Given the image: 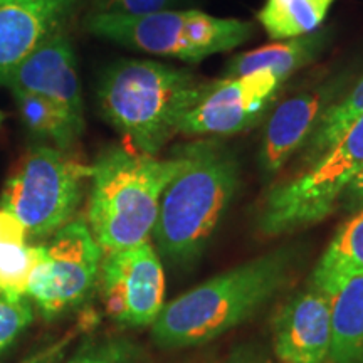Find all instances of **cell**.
<instances>
[{
  "label": "cell",
  "mask_w": 363,
  "mask_h": 363,
  "mask_svg": "<svg viewBox=\"0 0 363 363\" xmlns=\"http://www.w3.org/2000/svg\"><path fill=\"white\" fill-rule=\"evenodd\" d=\"M298 254L281 247L195 286L163 306L152 337L162 348L208 343L259 313L291 279Z\"/></svg>",
  "instance_id": "obj_1"
},
{
  "label": "cell",
  "mask_w": 363,
  "mask_h": 363,
  "mask_svg": "<svg viewBox=\"0 0 363 363\" xmlns=\"http://www.w3.org/2000/svg\"><path fill=\"white\" fill-rule=\"evenodd\" d=\"M182 167L163 190L153 227L155 247L175 264L201 257L239 187V163L224 145L206 140L179 148Z\"/></svg>",
  "instance_id": "obj_2"
},
{
  "label": "cell",
  "mask_w": 363,
  "mask_h": 363,
  "mask_svg": "<svg viewBox=\"0 0 363 363\" xmlns=\"http://www.w3.org/2000/svg\"><path fill=\"white\" fill-rule=\"evenodd\" d=\"M203 86L189 69L121 59L99 81V108L131 150L155 157L199 101Z\"/></svg>",
  "instance_id": "obj_3"
},
{
  "label": "cell",
  "mask_w": 363,
  "mask_h": 363,
  "mask_svg": "<svg viewBox=\"0 0 363 363\" xmlns=\"http://www.w3.org/2000/svg\"><path fill=\"white\" fill-rule=\"evenodd\" d=\"M182 167L179 148L169 158L131 148H110L91 167L86 222L103 254L148 242L160 199Z\"/></svg>",
  "instance_id": "obj_4"
},
{
  "label": "cell",
  "mask_w": 363,
  "mask_h": 363,
  "mask_svg": "<svg viewBox=\"0 0 363 363\" xmlns=\"http://www.w3.org/2000/svg\"><path fill=\"white\" fill-rule=\"evenodd\" d=\"M363 170V118L310 165L266 195L257 229L267 238L296 233L337 211L345 189Z\"/></svg>",
  "instance_id": "obj_5"
},
{
  "label": "cell",
  "mask_w": 363,
  "mask_h": 363,
  "mask_svg": "<svg viewBox=\"0 0 363 363\" xmlns=\"http://www.w3.org/2000/svg\"><path fill=\"white\" fill-rule=\"evenodd\" d=\"M89 179L91 167L40 145L9 177L0 207L22 222L30 239H48L74 219Z\"/></svg>",
  "instance_id": "obj_6"
},
{
  "label": "cell",
  "mask_w": 363,
  "mask_h": 363,
  "mask_svg": "<svg viewBox=\"0 0 363 363\" xmlns=\"http://www.w3.org/2000/svg\"><path fill=\"white\" fill-rule=\"evenodd\" d=\"M44 244L34 246L26 296L45 321L78 310L98 288L103 251L88 222L72 219Z\"/></svg>",
  "instance_id": "obj_7"
},
{
  "label": "cell",
  "mask_w": 363,
  "mask_h": 363,
  "mask_svg": "<svg viewBox=\"0 0 363 363\" xmlns=\"http://www.w3.org/2000/svg\"><path fill=\"white\" fill-rule=\"evenodd\" d=\"M98 291L106 315L125 328L155 323L165 306V272L150 242L103 254Z\"/></svg>",
  "instance_id": "obj_8"
},
{
  "label": "cell",
  "mask_w": 363,
  "mask_h": 363,
  "mask_svg": "<svg viewBox=\"0 0 363 363\" xmlns=\"http://www.w3.org/2000/svg\"><path fill=\"white\" fill-rule=\"evenodd\" d=\"M284 83L278 72L261 69L203 86L199 101L180 120L177 133L235 135L259 123Z\"/></svg>",
  "instance_id": "obj_9"
},
{
  "label": "cell",
  "mask_w": 363,
  "mask_h": 363,
  "mask_svg": "<svg viewBox=\"0 0 363 363\" xmlns=\"http://www.w3.org/2000/svg\"><path fill=\"white\" fill-rule=\"evenodd\" d=\"M86 29L98 38L184 62H201L206 56L190 35L189 9L163 11L142 16L94 12L86 21Z\"/></svg>",
  "instance_id": "obj_10"
},
{
  "label": "cell",
  "mask_w": 363,
  "mask_h": 363,
  "mask_svg": "<svg viewBox=\"0 0 363 363\" xmlns=\"http://www.w3.org/2000/svg\"><path fill=\"white\" fill-rule=\"evenodd\" d=\"M76 56L69 39L61 30L30 52L21 65L0 78V84L13 91L39 94L69 110L72 115L84 118L83 94L76 67Z\"/></svg>",
  "instance_id": "obj_11"
},
{
  "label": "cell",
  "mask_w": 363,
  "mask_h": 363,
  "mask_svg": "<svg viewBox=\"0 0 363 363\" xmlns=\"http://www.w3.org/2000/svg\"><path fill=\"white\" fill-rule=\"evenodd\" d=\"M330 350V299L308 286L276 313L272 353L276 363H325Z\"/></svg>",
  "instance_id": "obj_12"
},
{
  "label": "cell",
  "mask_w": 363,
  "mask_h": 363,
  "mask_svg": "<svg viewBox=\"0 0 363 363\" xmlns=\"http://www.w3.org/2000/svg\"><path fill=\"white\" fill-rule=\"evenodd\" d=\"M76 0H0V78L56 33Z\"/></svg>",
  "instance_id": "obj_13"
},
{
  "label": "cell",
  "mask_w": 363,
  "mask_h": 363,
  "mask_svg": "<svg viewBox=\"0 0 363 363\" xmlns=\"http://www.w3.org/2000/svg\"><path fill=\"white\" fill-rule=\"evenodd\" d=\"M331 86L296 93L272 111L264 128L261 165L266 174H276L294 152L303 148L320 116L330 106Z\"/></svg>",
  "instance_id": "obj_14"
},
{
  "label": "cell",
  "mask_w": 363,
  "mask_h": 363,
  "mask_svg": "<svg viewBox=\"0 0 363 363\" xmlns=\"http://www.w3.org/2000/svg\"><path fill=\"white\" fill-rule=\"evenodd\" d=\"M330 350L325 363H363V272L328 296Z\"/></svg>",
  "instance_id": "obj_15"
},
{
  "label": "cell",
  "mask_w": 363,
  "mask_h": 363,
  "mask_svg": "<svg viewBox=\"0 0 363 363\" xmlns=\"http://www.w3.org/2000/svg\"><path fill=\"white\" fill-rule=\"evenodd\" d=\"M326 43L325 33H313L303 38L288 39L238 54L225 65L224 78H238L261 69L278 72L286 79L301 69L321 52Z\"/></svg>",
  "instance_id": "obj_16"
},
{
  "label": "cell",
  "mask_w": 363,
  "mask_h": 363,
  "mask_svg": "<svg viewBox=\"0 0 363 363\" xmlns=\"http://www.w3.org/2000/svg\"><path fill=\"white\" fill-rule=\"evenodd\" d=\"M358 272H363V208L353 212L330 240L313 271L310 286L328 298Z\"/></svg>",
  "instance_id": "obj_17"
},
{
  "label": "cell",
  "mask_w": 363,
  "mask_h": 363,
  "mask_svg": "<svg viewBox=\"0 0 363 363\" xmlns=\"http://www.w3.org/2000/svg\"><path fill=\"white\" fill-rule=\"evenodd\" d=\"M22 123L35 138L67 150L84 130V118L72 115L65 106L39 94L13 91Z\"/></svg>",
  "instance_id": "obj_18"
},
{
  "label": "cell",
  "mask_w": 363,
  "mask_h": 363,
  "mask_svg": "<svg viewBox=\"0 0 363 363\" xmlns=\"http://www.w3.org/2000/svg\"><path fill=\"white\" fill-rule=\"evenodd\" d=\"M337 0H266L257 21L271 39L303 38L320 29Z\"/></svg>",
  "instance_id": "obj_19"
},
{
  "label": "cell",
  "mask_w": 363,
  "mask_h": 363,
  "mask_svg": "<svg viewBox=\"0 0 363 363\" xmlns=\"http://www.w3.org/2000/svg\"><path fill=\"white\" fill-rule=\"evenodd\" d=\"M360 118H363V78L347 96L338 103H331L320 116L306 143L303 145V167L323 155Z\"/></svg>",
  "instance_id": "obj_20"
},
{
  "label": "cell",
  "mask_w": 363,
  "mask_h": 363,
  "mask_svg": "<svg viewBox=\"0 0 363 363\" xmlns=\"http://www.w3.org/2000/svg\"><path fill=\"white\" fill-rule=\"evenodd\" d=\"M34 246L0 240V293L12 298L26 296L34 266Z\"/></svg>",
  "instance_id": "obj_21"
},
{
  "label": "cell",
  "mask_w": 363,
  "mask_h": 363,
  "mask_svg": "<svg viewBox=\"0 0 363 363\" xmlns=\"http://www.w3.org/2000/svg\"><path fill=\"white\" fill-rule=\"evenodd\" d=\"M67 363H143L142 348L123 337L88 338Z\"/></svg>",
  "instance_id": "obj_22"
},
{
  "label": "cell",
  "mask_w": 363,
  "mask_h": 363,
  "mask_svg": "<svg viewBox=\"0 0 363 363\" xmlns=\"http://www.w3.org/2000/svg\"><path fill=\"white\" fill-rule=\"evenodd\" d=\"M33 321L34 305L29 298L0 293V357L11 350Z\"/></svg>",
  "instance_id": "obj_23"
},
{
  "label": "cell",
  "mask_w": 363,
  "mask_h": 363,
  "mask_svg": "<svg viewBox=\"0 0 363 363\" xmlns=\"http://www.w3.org/2000/svg\"><path fill=\"white\" fill-rule=\"evenodd\" d=\"M194 2H197V0H93L96 12L125 13V16L179 11V7Z\"/></svg>",
  "instance_id": "obj_24"
},
{
  "label": "cell",
  "mask_w": 363,
  "mask_h": 363,
  "mask_svg": "<svg viewBox=\"0 0 363 363\" xmlns=\"http://www.w3.org/2000/svg\"><path fill=\"white\" fill-rule=\"evenodd\" d=\"M225 363H276L259 345H240L230 353Z\"/></svg>",
  "instance_id": "obj_25"
},
{
  "label": "cell",
  "mask_w": 363,
  "mask_h": 363,
  "mask_svg": "<svg viewBox=\"0 0 363 363\" xmlns=\"http://www.w3.org/2000/svg\"><path fill=\"white\" fill-rule=\"evenodd\" d=\"M338 208L348 212V214H353V212L363 208V170L345 189L342 199H340Z\"/></svg>",
  "instance_id": "obj_26"
},
{
  "label": "cell",
  "mask_w": 363,
  "mask_h": 363,
  "mask_svg": "<svg viewBox=\"0 0 363 363\" xmlns=\"http://www.w3.org/2000/svg\"><path fill=\"white\" fill-rule=\"evenodd\" d=\"M62 353H65V348H62V345H57V347L51 348V350L44 352L43 355L35 357L34 360H30L29 363H61Z\"/></svg>",
  "instance_id": "obj_27"
},
{
  "label": "cell",
  "mask_w": 363,
  "mask_h": 363,
  "mask_svg": "<svg viewBox=\"0 0 363 363\" xmlns=\"http://www.w3.org/2000/svg\"><path fill=\"white\" fill-rule=\"evenodd\" d=\"M4 120H6V115H4L2 111H0V126H2V123H4Z\"/></svg>",
  "instance_id": "obj_28"
}]
</instances>
